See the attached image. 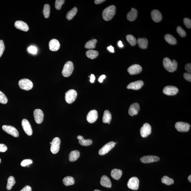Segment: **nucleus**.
<instances>
[{
  "label": "nucleus",
  "instance_id": "nucleus-1",
  "mask_svg": "<svg viewBox=\"0 0 191 191\" xmlns=\"http://www.w3.org/2000/svg\"><path fill=\"white\" fill-rule=\"evenodd\" d=\"M163 64L164 68L170 72H173L177 70L178 64L176 60L172 61L168 57H165L163 60Z\"/></svg>",
  "mask_w": 191,
  "mask_h": 191
},
{
  "label": "nucleus",
  "instance_id": "nucleus-2",
  "mask_svg": "<svg viewBox=\"0 0 191 191\" xmlns=\"http://www.w3.org/2000/svg\"><path fill=\"white\" fill-rule=\"evenodd\" d=\"M116 7L111 5L107 7L102 12L103 18L105 21L111 20L115 14Z\"/></svg>",
  "mask_w": 191,
  "mask_h": 191
},
{
  "label": "nucleus",
  "instance_id": "nucleus-3",
  "mask_svg": "<svg viewBox=\"0 0 191 191\" xmlns=\"http://www.w3.org/2000/svg\"><path fill=\"white\" fill-rule=\"evenodd\" d=\"M74 70V64L71 61H69L66 63L62 71L63 76L68 77L71 75Z\"/></svg>",
  "mask_w": 191,
  "mask_h": 191
},
{
  "label": "nucleus",
  "instance_id": "nucleus-4",
  "mask_svg": "<svg viewBox=\"0 0 191 191\" xmlns=\"http://www.w3.org/2000/svg\"><path fill=\"white\" fill-rule=\"evenodd\" d=\"M19 85L21 89L26 91H29L33 87V83L31 81L27 79H22L19 81Z\"/></svg>",
  "mask_w": 191,
  "mask_h": 191
},
{
  "label": "nucleus",
  "instance_id": "nucleus-5",
  "mask_svg": "<svg viewBox=\"0 0 191 191\" xmlns=\"http://www.w3.org/2000/svg\"><path fill=\"white\" fill-rule=\"evenodd\" d=\"M77 93L74 90L71 89L65 94V100L68 103L71 104L74 102L76 99Z\"/></svg>",
  "mask_w": 191,
  "mask_h": 191
},
{
  "label": "nucleus",
  "instance_id": "nucleus-6",
  "mask_svg": "<svg viewBox=\"0 0 191 191\" xmlns=\"http://www.w3.org/2000/svg\"><path fill=\"white\" fill-rule=\"evenodd\" d=\"M51 144L50 151L52 153L56 154L59 151L61 140L58 137L54 138L52 141L50 142Z\"/></svg>",
  "mask_w": 191,
  "mask_h": 191
},
{
  "label": "nucleus",
  "instance_id": "nucleus-7",
  "mask_svg": "<svg viewBox=\"0 0 191 191\" xmlns=\"http://www.w3.org/2000/svg\"><path fill=\"white\" fill-rule=\"evenodd\" d=\"M2 128L6 133L9 134L14 137H18L19 136L18 131L13 126L4 125L2 126Z\"/></svg>",
  "mask_w": 191,
  "mask_h": 191
},
{
  "label": "nucleus",
  "instance_id": "nucleus-8",
  "mask_svg": "<svg viewBox=\"0 0 191 191\" xmlns=\"http://www.w3.org/2000/svg\"><path fill=\"white\" fill-rule=\"evenodd\" d=\"M115 143L113 141H111L105 144L99 151L100 155H105L109 152L115 146Z\"/></svg>",
  "mask_w": 191,
  "mask_h": 191
},
{
  "label": "nucleus",
  "instance_id": "nucleus-9",
  "mask_svg": "<svg viewBox=\"0 0 191 191\" xmlns=\"http://www.w3.org/2000/svg\"><path fill=\"white\" fill-rule=\"evenodd\" d=\"M175 126L178 131L180 132H186L189 131L190 125L188 123L183 122H178L176 123Z\"/></svg>",
  "mask_w": 191,
  "mask_h": 191
},
{
  "label": "nucleus",
  "instance_id": "nucleus-10",
  "mask_svg": "<svg viewBox=\"0 0 191 191\" xmlns=\"http://www.w3.org/2000/svg\"><path fill=\"white\" fill-rule=\"evenodd\" d=\"M139 180L137 177H133L130 178L127 183L129 188L133 190H137L139 186Z\"/></svg>",
  "mask_w": 191,
  "mask_h": 191
},
{
  "label": "nucleus",
  "instance_id": "nucleus-11",
  "mask_svg": "<svg viewBox=\"0 0 191 191\" xmlns=\"http://www.w3.org/2000/svg\"><path fill=\"white\" fill-rule=\"evenodd\" d=\"M152 132V127L148 123H145L141 128L140 133L141 136L143 138L147 137L150 135Z\"/></svg>",
  "mask_w": 191,
  "mask_h": 191
},
{
  "label": "nucleus",
  "instance_id": "nucleus-12",
  "mask_svg": "<svg viewBox=\"0 0 191 191\" xmlns=\"http://www.w3.org/2000/svg\"><path fill=\"white\" fill-rule=\"evenodd\" d=\"M178 89L176 86H167L163 90V92L164 94L168 96L175 95L178 92Z\"/></svg>",
  "mask_w": 191,
  "mask_h": 191
},
{
  "label": "nucleus",
  "instance_id": "nucleus-13",
  "mask_svg": "<svg viewBox=\"0 0 191 191\" xmlns=\"http://www.w3.org/2000/svg\"><path fill=\"white\" fill-rule=\"evenodd\" d=\"M22 126L23 130L28 136H31L33 133L31 126L28 120L23 119L22 121Z\"/></svg>",
  "mask_w": 191,
  "mask_h": 191
},
{
  "label": "nucleus",
  "instance_id": "nucleus-14",
  "mask_svg": "<svg viewBox=\"0 0 191 191\" xmlns=\"http://www.w3.org/2000/svg\"><path fill=\"white\" fill-rule=\"evenodd\" d=\"M34 117L35 121L38 124H41L43 121L44 114L40 109H36L34 111Z\"/></svg>",
  "mask_w": 191,
  "mask_h": 191
},
{
  "label": "nucleus",
  "instance_id": "nucleus-15",
  "mask_svg": "<svg viewBox=\"0 0 191 191\" xmlns=\"http://www.w3.org/2000/svg\"><path fill=\"white\" fill-rule=\"evenodd\" d=\"M142 67L138 64H134L131 66L127 69V71L131 75L139 74L142 71Z\"/></svg>",
  "mask_w": 191,
  "mask_h": 191
},
{
  "label": "nucleus",
  "instance_id": "nucleus-16",
  "mask_svg": "<svg viewBox=\"0 0 191 191\" xmlns=\"http://www.w3.org/2000/svg\"><path fill=\"white\" fill-rule=\"evenodd\" d=\"M140 160L142 163L146 164V163L157 162L159 160L160 158L156 156L147 155L142 157Z\"/></svg>",
  "mask_w": 191,
  "mask_h": 191
},
{
  "label": "nucleus",
  "instance_id": "nucleus-17",
  "mask_svg": "<svg viewBox=\"0 0 191 191\" xmlns=\"http://www.w3.org/2000/svg\"><path fill=\"white\" fill-rule=\"evenodd\" d=\"M98 117L97 111L96 110H92L89 111L87 115V120L88 122L93 123L96 121Z\"/></svg>",
  "mask_w": 191,
  "mask_h": 191
},
{
  "label": "nucleus",
  "instance_id": "nucleus-18",
  "mask_svg": "<svg viewBox=\"0 0 191 191\" xmlns=\"http://www.w3.org/2000/svg\"><path fill=\"white\" fill-rule=\"evenodd\" d=\"M144 82L142 80H138L129 84L127 86L128 89L138 90L141 89L143 86Z\"/></svg>",
  "mask_w": 191,
  "mask_h": 191
},
{
  "label": "nucleus",
  "instance_id": "nucleus-19",
  "mask_svg": "<svg viewBox=\"0 0 191 191\" xmlns=\"http://www.w3.org/2000/svg\"><path fill=\"white\" fill-rule=\"evenodd\" d=\"M140 109L139 104L137 103L132 104L130 105L129 110V114L130 116H133L136 115Z\"/></svg>",
  "mask_w": 191,
  "mask_h": 191
},
{
  "label": "nucleus",
  "instance_id": "nucleus-20",
  "mask_svg": "<svg viewBox=\"0 0 191 191\" xmlns=\"http://www.w3.org/2000/svg\"><path fill=\"white\" fill-rule=\"evenodd\" d=\"M15 26L16 28L23 31L27 32L29 30V26L24 22L21 21H17L15 23Z\"/></svg>",
  "mask_w": 191,
  "mask_h": 191
},
{
  "label": "nucleus",
  "instance_id": "nucleus-21",
  "mask_svg": "<svg viewBox=\"0 0 191 191\" xmlns=\"http://www.w3.org/2000/svg\"><path fill=\"white\" fill-rule=\"evenodd\" d=\"M151 17L152 20L155 23H158L162 19V15L158 10H153L151 12Z\"/></svg>",
  "mask_w": 191,
  "mask_h": 191
},
{
  "label": "nucleus",
  "instance_id": "nucleus-22",
  "mask_svg": "<svg viewBox=\"0 0 191 191\" xmlns=\"http://www.w3.org/2000/svg\"><path fill=\"white\" fill-rule=\"evenodd\" d=\"M59 42L56 39H52L49 42V48L50 50L55 51L58 50L60 48Z\"/></svg>",
  "mask_w": 191,
  "mask_h": 191
},
{
  "label": "nucleus",
  "instance_id": "nucleus-23",
  "mask_svg": "<svg viewBox=\"0 0 191 191\" xmlns=\"http://www.w3.org/2000/svg\"><path fill=\"white\" fill-rule=\"evenodd\" d=\"M100 184L101 186L104 187L111 188V183L110 179L105 175H103L101 178Z\"/></svg>",
  "mask_w": 191,
  "mask_h": 191
},
{
  "label": "nucleus",
  "instance_id": "nucleus-24",
  "mask_svg": "<svg viewBox=\"0 0 191 191\" xmlns=\"http://www.w3.org/2000/svg\"><path fill=\"white\" fill-rule=\"evenodd\" d=\"M123 174L122 170L117 169H113L111 170V177L115 180H118L121 177Z\"/></svg>",
  "mask_w": 191,
  "mask_h": 191
},
{
  "label": "nucleus",
  "instance_id": "nucleus-25",
  "mask_svg": "<svg viewBox=\"0 0 191 191\" xmlns=\"http://www.w3.org/2000/svg\"><path fill=\"white\" fill-rule=\"evenodd\" d=\"M137 16V11L136 9L132 8L131 11L127 15V20L130 21H133L136 19Z\"/></svg>",
  "mask_w": 191,
  "mask_h": 191
},
{
  "label": "nucleus",
  "instance_id": "nucleus-26",
  "mask_svg": "<svg viewBox=\"0 0 191 191\" xmlns=\"http://www.w3.org/2000/svg\"><path fill=\"white\" fill-rule=\"evenodd\" d=\"M137 43L141 49H145L147 48L148 40L146 38H139L137 41Z\"/></svg>",
  "mask_w": 191,
  "mask_h": 191
},
{
  "label": "nucleus",
  "instance_id": "nucleus-27",
  "mask_svg": "<svg viewBox=\"0 0 191 191\" xmlns=\"http://www.w3.org/2000/svg\"><path fill=\"white\" fill-rule=\"evenodd\" d=\"M80 153L78 151L75 150L70 152L69 155V160L71 162L76 161L80 157Z\"/></svg>",
  "mask_w": 191,
  "mask_h": 191
},
{
  "label": "nucleus",
  "instance_id": "nucleus-28",
  "mask_svg": "<svg viewBox=\"0 0 191 191\" xmlns=\"http://www.w3.org/2000/svg\"><path fill=\"white\" fill-rule=\"evenodd\" d=\"M77 139L79 140V142L80 145H83V146H89V145H92V141L90 139H85L82 136H78Z\"/></svg>",
  "mask_w": 191,
  "mask_h": 191
},
{
  "label": "nucleus",
  "instance_id": "nucleus-29",
  "mask_svg": "<svg viewBox=\"0 0 191 191\" xmlns=\"http://www.w3.org/2000/svg\"><path fill=\"white\" fill-rule=\"evenodd\" d=\"M86 56L91 59H94L96 58L99 55L97 51L93 50H89L87 51L86 53Z\"/></svg>",
  "mask_w": 191,
  "mask_h": 191
},
{
  "label": "nucleus",
  "instance_id": "nucleus-30",
  "mask_svg": "<svg viewBox=\"0 0 191 191\" xmlns=\"http://www.w3.org/2000/svg\"><path fill=\"white\" fill-rule=\"evenodd\" d=\"M164 39L166 42L170 44L174 45L177 43V40L176 38L171 34H166L164 36Z\"/></svg>",
  "mask_w": 191,
  "mask_h": 191
},
{
  "label": "nucleus",
  "instance_id": "nucleus-31",
  "mask_svg": "<svg viewBox=\"0 0 191 191\" xmlns=\"http://www.w3.org/2000/svg\"><path fill=\"white\" fill-rule=\"evenodd\" d=\"M111 119V114L108 110H105L104 111L103 117L102 118L103 122L105 123H110Z\"/></svg>",
  "mask_w": 191,
  "mask_h": 191
},
{
  "label": "nucleus",
  "instance_id": "nucleus-32",
  "mask_svg": "<svg viewBox=\"0 0 191 191\" xmlns=\"http://www.w3.org/2000/svg\"><path fill=\"white\" fill-rule=\"evenodd\" d=\"M63 183L66 186L72 185L75 183V180L73 177L71 176H67L64 177L63 180Z\"/></svg>",
  "mask_w": 191,
  "mask_h": 191
},
{
  "label": "nucleus",
  "instance_id": "nucleus-33",
  "mask_svg": "<svg viewBox=\"0 0 191 191\" xmlns=\"http://www.w3.org/2000/svg\"><path fill=\"white\" fill-rule=\"evenodd\" d=\"M97 40L96 39H93L88 41L85 45V47L87 49H93L96 47Z\"/></svg>",
  "mask_w": 191,
  "mask_h": 191
},
{
  "label": "nucleus",
  "instance_id": "nucleus-34",
  "mask_svg": "<svg viewBox=\"0 0 191 191\" xmlns=\"http://www.w3.org/2000/svg\"><path fill=\"white\" fill-rule=\"evenodd\" d=\"M77 11L78 9L77 8H76V7H74V8L68 11L66 15V18L68 20H70L72 19L74 16L76 15Z\"/></svg>",
  "mask_w": 191,
  "mask_h": 191
},
{
  "label": "nucleus",
  "instance_id": "nucleus-35",
  "mask_svg": "<svg viewBox=\"0 0 191 191\" xmlns=\"http://www.w3.org/2000/svg\"><path fill=\"white\" fill-rule=\"evenodd\" d=\"M16 183L14 177L10 176L9 177L8 180V183L7 186V189L8 190H11L13 186Z\"/></svg>",
  "mask_w": 191,
  "mask_h": 191
},
{
  "label": "nucleus",
  "instance_id": "nucleus-36",
  "mask_svg": "<svg viewBox=\"0 0 191 191\" xmlns=\"http://www.w3.org/2000/svg\"><path fill=\"white\" fill-rule=\"evenodd\" d=\"M126 38L127 42L131 46H134L136 44V39L133 35H127L126 36Z\"/></svg>",
  "mask_w": 191,
  "mask_h": 191
},
{
  "label": "nucleus",
  "instance_id": "nucleus-37",
  "mask_svg": "<svg viewBox=\"0 0 191 191\" xmlns=\"http://www.w3.org/2000/svg\"><path fill=\"white\" fill-rule=\"evenodd\" d=\"M50 8L49 4H46L44 5L43 11V14L44 17L45 18L47 19L50 16Z\"/></svg>",
  "mask_w": 191,
  "mask_h": 191
},
{
  "label": "nucleus",
  "instance_id": "nucleus-38",
  "mask_svg": "<svg viewBox=\"0 0 191 191\" xmlns=\"http://www.w3.org/2000/svg\"><path fill=\"white\" fill-rule=\"evenodd\" d=\"M161 182L163 183L166 185H169L173 184L174 183V180L167 176H164L161 179Z\"/></svg>",
  "mask_w": 191,
  "mask_h": 191
},
{
  "label": "nucleus",
  "instance_id": "nucleus-39",
  "mask_svg": "<svg viewBox=\"0 0 191 191\" xmlns=\"http://www.w3.org/2000/svg\"><path fill=\"white\" fill-rule=\"evenodd\" d=\"M8 102V98L4 94L0 91V103L3 104H5Z\"/></svg>",
  "mask_w": 191,
  "mask_h": 191
},
{
  "label": "nucleus",
  "instance_id": "nucleus-40",
  "mask_svg": "<svg viewBox=\"0 0 191 191\" xmlns=\"http://www.w3.org/2000/svg\"><path fill=\"white\" fill-rule=\"evenodd\" d=\"M65 1L64 0H56L55 1V7L57 10L61 9L62 6L64 4Z\"/></svg>",
  "mask_w": 191,
  "mask_h": 191
},
{
  "label": "nucleus",
  "instance_id": "nucleus-41",
  "mask_svg": "<svg viewBox=\"0 0 191 191\" xmlns=\"http://www.w3.org/2000/svg\"><path fill=\"white\" fill-rule=\"evenodd\" d=\"M177 31L178 34L182 37H184L186 36V33L185 31L180 26L177 28Z\"/></svg>",
  "mask_w": 191,
  "mask_h": 191
},
{
  "label": "nucleus",
  "instance_id": "nucleus-42",
  "mask_svg": "<svg viewBox=\"0 0 191 191\" xmlns=\"http://www.w3.org/2000/svg\"><path fill=\"white\" fill-rule=\"evenodd\" d=\"M33 163V161L30 159H25L22 161L21 163V165L23 167H25L26 166H28Z\"/></svg>",
  "mask_w": 191,
  "mask_h": 191
},
{
  "label": "nucleus",
  "instance_id": "nucleus-43",
  "mask_svg": "<svg viewBox=\"0 0 191 191\" xmlns=\"http://www.w3.org/2000/svg\"><path fill=\"white\" fill-rule=\"evenodd\" d=\"M28 51L30 53L35 55L37 53L38 50L36 47L31 46L28 48Z\"/></svg>",
  "mask_w": 191,
  "mask_h": 191
},
{
  "label": "nucleus",
  "instance_id": "nucleus-44",
  "mask_svg": "<svg viewBox=\"0 0 191 191\" xmlns=\"http://www.w3.org/2000/svg\"><path fill=\"white\" fill-rule=\"evenodd\" d=\"M183 23L186 27L188 29H190L191 27V21L188 18L184 19Z\"/></svg>",
  "mask_w": 191,
  "mask_h": 191
},
{
  "label": "nucleus",
  "instance_id": "nucleus-45",
  "mask_svg": "<svg viewBox=\"0 0 191 191\" xmlns=\"http://www.w3.org/2000/svg\"><path fill=\"white\" fill-rule=\"evenodd\" d=\"M5 50V45L3 41L0 40V57L2 55Z\"/></svg>",
  "mask_w": 191,
  "mask_h": 191
},
{
  "label": "nucleus",
  "instance_id": "nucleus-46",
  "mask_svg": "<svg viewBox=\"0 0 191 191\" xmlns=\"http://www.w3.org/2000/svg\"><path fill=\"white\" fill-rule=\"evenodd\" d=\"M183 77L186 80L191 82V74L190 73H185L183 74Z\"/></svg>",
  "mask_w": 191,
  "mask_h": 191
},
{
  "label": "nucleus",
  "instance_id": "nucleus-47",
  "mask_svg": "<svg viewBox=\"0 0 191 191\" xmlns=\"http://www.w3.org/2000/svg\"><path fill=\"white\" fill-rule=\"evenodd\" d=\"M7 149L8 148L6 145L3 144H0V152H5Z\"/></svg>",
  "mask_w": 191,
  "mask_h": 191
},
{
  "label": "nucleus",
  "instance_id": "nucleus-48",
  "mask_svg": "<svg viewBox=\"0 0 191 191\" xmlns=\"http://www.w3.org/2000/svg\"><path fill=\"white\" fill-rule=\"evenodd\" d=\"M185 68L186 71L190 73L191 72V64L189 63V64H186V66H185Z\"/></svg>",
  "mask_w": 191,
  "mask_h": 191
},
{
  "label": "nucleus",
  "instance_id": "nucleus-49",
  "mask_svg": "<svg viewBox=\"0 0 191 191\" xmlns=\"http://www.w3.org/2000/svg\"><path fill=\"white\" fill-rule=\"evenodd\" d=\"M20 191H32V188L29 186H26Z\"/></svg>",
  "mask_w": 191,
  "mask_h": 191
},
{
  "label": "nucleus",
  "instance_id": "nucleus-50",
  "mask_svg": "<svg viewBox=\"0 0 191 191\" xmlns=\"http://www.w3.org/2000/svg\"><path fill=\"white\" fill-rule=\"evenodd\" d=\"M106 76L105 75L101 76L98 79V81L100 83H102L104 79L105 78Z\"/></svg>",
  "mask_w": 191,
  "mask_h": 191
},
{
  "label": "nucleus",
  "instance_id": "nucleus-51",
  "mask_svg": "<svg viewBox=\"0 0 191 191\" xmlns=\"http://www.w3.org/2000/svg\"><path fill=\"white\" fill-rule=\"evenodd\" d=\"M90 82L91 83H94L95 82V77L94 76V75L93 74H91V76H90Z\"/></svg>",
  "mask_w": 191,
  "mask_h": 191
},
{
  "label": "nucleus",
  "instance_id": "nucleus-52",
  "mask_svg": "<svg viewBox=\"0 0 191 191\" xmlns=\"http://www.w3.org/2000/svg\"><path fill=\"white\" fill-rule=\"evenodd\" d=\"M107 49H108L110 52H111L114 53V52L113 47L111 46V45L108 47H107Z\"/></svg>",
  "mask_w": 191,
  "mask_h": 191
},
{
  "label": "nucleus",
  "instance_id": "nucleus-53",
  "mask_svg": "<svg viewBox=\"0 0 191 191\" xmlns=\"http://www.w3.org/2000/svg\"><path fill=\"white\" fill-rule=\"evenodd\" d=\"M105 0H95L94 2L96 4H99L105 2Z\"/></svg>",
  "mask_w": 191,
  "mask_h": 191
},
{
  "label": "nucleus",
  "instance_id": "nucleus-54",
  "mask_svg": "<svg viewBox=\"0 0 191 191\" xmlns=\"http://www.w3.org/2000/svg\"><path fill=\"white\" fill-rule=\"evenodd\" d=\"M118 45L119 47L120 48H122L124 46V45H123L122 42L121 41H119L118 42Z\"/></svg>",
  "mask_w": 191,
  "mask_h": 191
},
{
  "label": "nucleus",
  "instance_id": "nucleus-55",
  "mask_svg": "<svg viewBox=\"0 0 191 191\" xmlns=\"http://www.w3.org/2000/svg\"><path fill=\"white\" fill-rule=\"evenodd\" d=\"M188 180L190 182H191V175H190V176H189L188 177Z\"/></svg>",
  "mask_w": 191,
  "mask_h": 191
},
{
  "label": "nucleus",
  "instance_id": "nucleus-56",
  "mask_svg": "<svg viewBox=\"0 0 191 191\" xmlns=\"http://www.w3.org/2000/svg\"><path fill=\"white\" fill-rule=\"evenodd\" d=\"M94 191H101V190H97V189H96V190H95Z\"/></svg>",
  "mask_w": 191,
  "mask_h": 191
},
{
  "label": "nucleus",
  "instance_id": "nucleus-57",
  "mask_svg": "<svg viewBox=\"0 0 191 191\" xmlns=\"http://www.w3.org/2000/svg\"><path fill=\"white\" fill-rule=\"evenodd\" d=\"M1 159H0V163H1Z\"/></svg>",
  "mask_w": 191,
  "mask_h": 191
}]
</instances>
